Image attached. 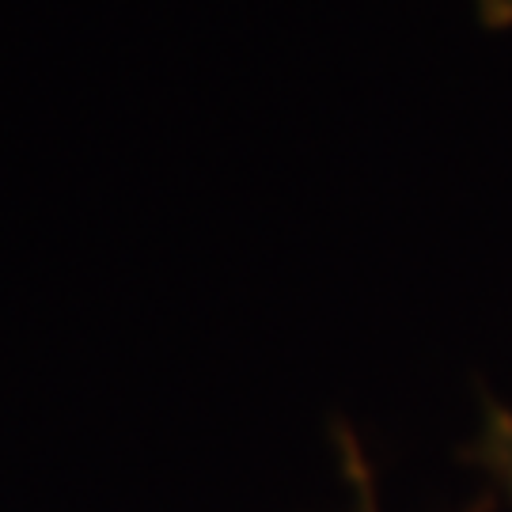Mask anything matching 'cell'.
I'll return each instance as SVG.
<instances>
[{
	"label": "cell",
	"mask_w": 512,
	"mask_h": 512,
	"mask_svg": "<svg viewBox=\"0 0 512 512\" xmlns=\"http://www.w3.org/2000/svg\"><path fill=\"white\" fill-rule=\"evenodd\" d=\"M478 459L490 467L501 490L512 501V410H494L486 418V433L478 440Z\"/></svg>",
	"instance_id": "cell-1"
},
{
	"label": "cell",
	"mask_w": 512,
	"mask_h": 512,
	"mask_svg": "<svg viewBox=\"0 0 512 512\" xmlns=\"http://www.w3.org/2000/svg\"><path fill=\"white\" fill-rule=\"evenodd\" d=\"M338 440H342L346 475H349V482H353V494H357V512H380V505H376V486H372V471H368V459H365V452H361V444L349 437L346 429L338 433ZM490 509H494V501L482 497V501H475L467 512H490Z\"/></svg>",
	"instance_id": "cell-2"
},
{
	"label": "cell",
	"mask_w": 512,
	"mask_h": 512,
	"mask_svg": "<svg viewBox=\"0 0 512 512\" xmlns=\"http://www.w3.org/2000/svg\"><path fill=\"white\" fill-rule=\"evenodd\" d=\"M478 16H482L486 27H509L512 0H478Z\"/></svg>",
	"instance_id": "cell-3"
}]
</instances>
